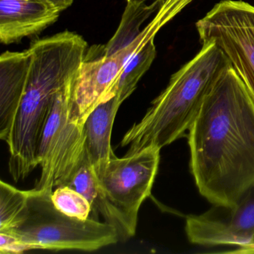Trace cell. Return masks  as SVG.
I'll return each mask as SVG.
<instances>
[{
	"label": "cell",
	"mask_w": 254,
	"mask_h": 254,
	"mask_svg": "<svg viewBox=\"0 0 254 254\" xmlns=\"http://www.w3.org/2000/svg\"><path fill=\"white\" fill-rule=\"evenodd\" d=\"M44 1L54 7L60 13L69 8L74 2V0H44Z\"/></svg>",
	"instance_id": "d6986e66"
},
{
	"label": "cell",
	"mask_w": 254,
	"mask_h": 254,
	"mask_svg": "<svg viewBox=\"0 0 254 254\" xmlns=\"http://www.w3.org/2000/svg\"><path fill=\"white\" fill-rule=\"evenodd\" d=\"M59 15L44 0H0V41L9 45L38 35Z\"/></svg>",
	"instance_id": "30bf717a"
},
{
	"label": "cell",
	"mask_w": 254,
	"mask_h": 254,
	"mask_svg": "<svg viewBox=\"0 0 254 254\" xmlns=\"http://www.w3.org/2000/svg\"><path fill=\"white\" fill-rule=\"evenodd\" d=\"M66 185L83 194L91 205L93 216L96 215L98 216L99 214L102 215L104 221L115 227L119 236L120 226L118 221L107 203L94 168L86 152L84 160Z\"/></svg>",
	"instance_id": "4fadbf2b"
},
{
	"label": "cell",
	"mask_w": 254,
	"mask_h": 254,
	"mask_svg": "<svg viewBox=\"0 0 254 254\" xmlns=\"http://www.w3.org/2000/svg\"><path fill=\"white\" fill-rule=\"evenodd\" d=\"M122 105L117 96L102 102L89 114L83 126L84 150L99 178L114 152L111 133L117 111Z\"/></svg>",
	"instance_id": "7c38bea8"
},
{
	"label": "cell",
	"mask_w": 254,
	"mask_h": 254,
	"mask_svg": "<svg viewBox=\"0 0 254 254\" xmlns=\"http://www.w3.org/2000/svg\"><path fill=\"white\" fill-rule=\"evenodd\" d=\"M24 217L9 230L34 250L94 251L120 242L114 226L94 218L81 220L65 215L52 201L53 192L29 190Z\"/></svg>",
	"instance_id": "277c9868"
},
{
	"label": "cell",
	"mask_w": 254,
	"mask_h": 254,
	"mask_svg": "<svg viewBox=\"0 0 254 254\" xmlns=\"http://www.w3.org/2000/svg\"><path fill=\"white\" fill-rule=\"evenodd\" d=\"M33 248L18 236L10 232H0V253L2 254H22Z\"/></svg>",
	"instance_id": "ac0fdd59"
},
{
	"label": "cell",
	"mask_w": 254,
	"mask_h": 254,
	"mask_svg": "<svg viewBox=\"0 0 254 254\" xmlns=\"http://www.w3.org/2000/svg\"><path fill=\"white\" fill-rule=\"evenodd\" d=\"M75 76L55 96L38 150L41 172L35 190L53 192L66 185L84 160L83 125L72 115Z\"/></svg>",
	"instance_id": "5b68a950"
},
{
	"label": "cell",
	"mask_w": 254,
	"mask_h": 254,
	"mask_svg": "<svg viewBox=\"0 0 254 254\" xmlns=\"http://www.w3.org/2000/svg\"><path fill=\"white\" fill-rule=\"evenodd\" d=\"M133 53L126 47L110 56L103 54L90 59L86 55L74 80L72 115L84 126L89 114L108 99L124 68Z\"/></svg>",
	"instance_id": "9c48e42d"
},
{
	"label": "cell",
	"mask_w": 254,
	"mask_h": 254,
	"mask_svg": "<svg viewBox=\"0 0 254 254\" xmlns=\"http://www.w3.org/2000/svg\"><path fill=\"white\" fill-rule=\"evenodd\" d=\"M164 0L145 2H127L121 23L111 41L102 49L107 56L114 54L131 44L140 33V26L152 13L159 10Z\"/></svg>",
	"instance_id": "5bb4252c"
},
{
	"label": "cell",
	"mask_w": 254,
	"mask_h": 254,
	"mask_svg": "<svg viewBox=\"0 0 254 254\" xmlns=\"http://www.w3.org/2000/svg\"><path fill=\"white\" fill-rule=\"evenodd\" d=\"M29 190H20L0 181V232L15 228L24 217Z\"/></svg>",
	"instance_id": "2e32d148"
},
{
	"label": "cell",
	"mask_w": 254,
	"mask_h": 254,
	"mask_svg": "<svg viewBox=\"0 0 254 254\" xmlns=\"http://www.w3.org/2000/svg\"><path fill=\"white\" fill-rule=\"evenodd\" d=\"M149 0H127V2H146ZM156 1V0H154Z\"/></svg>",
	"instance_id": "ffe728a7"
},
{
	"label": "cell",
	"mask_w": 254,
	"mask_h": 254,
	"mask_svg": "<svg viewBox=\"0 0 254 254\" xmlns=\"http://www.w3.org/2000/svg\"><path fill=\"white\" fill-rule=\"evenodd\" d=\"M51 199L55 206L68 216L81 220L90 218L92 207L90 202L69 186L62 185L55 188Z\"/></svg>",
	"instance_id": "e0dca14e"
},
{
	"label": "cell",
	"mask_w": 254,
	"mask_h": 254,
	"mask_svg": "<svg viewBox=\"0 0 254 254\" xmlns=\"http://www.w3.org/2000/svg\"><path fill=\"white\" fill-rule=\"evenodd\" d=\"M230 66L215 44H202L200 51L171 77L142 120L125 133L120 145L128 147L127 153H133L148 147L161 149L179 139L191 127L208 93Z\"/></svg>",
	"instance_id": "3957f363"
},
{
	"label": "cell",
	"mask_w": 254,
	"mask_h": 254,
	"mask_svg": "<svg viewBox=\"0 0 254 254\" xmlns=\"http://www.w3.org/2000/svg\"><path fill=\"white\" fill-rule=\"evenodd\" d=\"M185 230L194 245H237L254 252V184L231 204H216L200 215L187 216Z\"/></svg>",
	"instance_id": "ba28073f"
},
{
	"label": "cell",
	"mask_w": 254,
	"mask_h": 254,
	"mask_svg": "<svg viewBox=\"0 0 254 254\" xmlns=\"http://www.w3.org/2000/svg\"><path fill=\"white\" fill-rule=\"evenodd\" d=\"M196 29L202 44H215L224 53L254 102V6L221 0Z\"/></svg>",
	"instance_id": "52a82bcc"
},
{
	"label": "cell",
	"mask_w": 254,
	"mask_h": 254,
	"mask_svg": "<svg viewBox=\"0 0 254 254\" xmlns=\"http://www.w3.org/2000/svg\"><path fill=\"white\" fill-rule=\"evenodd\" d=\"M154 40L147 43L129 59L108 99L117 96L123 103L136 90L139 80L148 70L155 59L157 51Z\"/></svg>",
	"instance_id": "9a60e30c"
},
{
	"label": "cell",
	"mask_w": 254,
	"mask_h": 254,
	"mask_svg": "<svg viewBox=\"0 0 254 254\" xmlns=\"http://www.w3.org/2000/svg\"><path fill=\"white\" fill-rule=\"evenodd\" d=\"M189 130L190 169L199 192L212 204H231L254 184V102L231 66Z\"/></svg>",
	"instance_id": "6da1fadb"
},
{
	"label": "cell",
	"mask_w": 254,
	"mask_h": 254,
	"mask_svg": "<svg viewBox=\"0 0 254 254\" xmlns=\"http://www.w3.org/2000/svg\"><path fill=\"white\" fill-rule=\"evenodd\" d=\"M160 149L148 147L123 157L112 156L98 178L107 203L119 222L120 241L134 236L138 214L151 195L160 163Z\"/></svg>",
	"instance_id": "8992f818"
},
{
	"label": "cell",
	"mask_w": 254,
	"mask_h": 254,
	"mask_svg": "<svg viewBox=\"0 0 254 254\" xmlns=\"http://www.w3.org/2000/svg\"><path fill=\"white\" fill-rule=\"evenodd\" d=\"M87 44L73 32H61L32 43L27 85L6 143L10 175L26 179L38 166L41 135L56 93L75 75L85 59Z\"/></svg>",
	"instance_id": "7a4b0ae2"
},
{
	"label": "cell",
	"mask_w": 254,
	"mask_h": 254,
	"mask_svg": "<svg viewBox=\"0 0 254 254\" xmlns=\"http://www.w3.org/2000/svg\"><path fill=\"white\" fill-rule=\"evenodd\" d=\"M31 61L29 50L0 57V138L5 142L26 90Z\"/></svg>",
	"instance_id": "8fae6325"
}]
</instances>
